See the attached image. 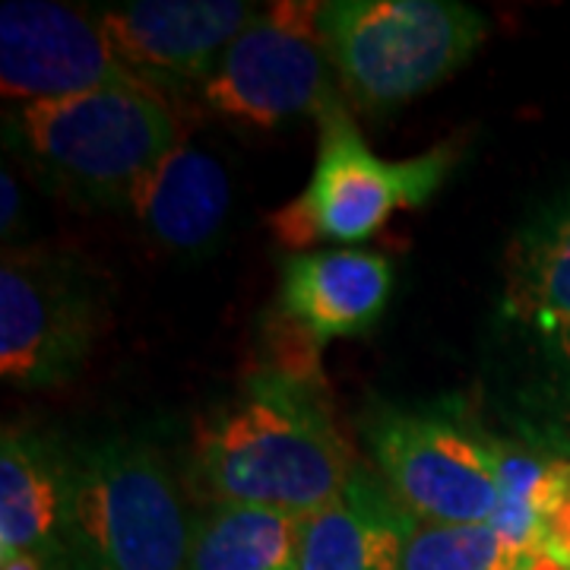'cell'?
<instances>
[{"label": "cell", "instance_id": "1", "mask_svg": "<svg viewBox=\"0 0 570 570\" xmlns=\"http://www.w3.org/2000/svg\"><path fill=\"white\" fill-rule=\"evenodd\" d=\"M194 456L216 504L295 517L336 501L358 472L324 400L298 377L276 371L200 422Z\"/></svg>", "mask_w": 570, "mask_h": 570}, {"label": "cell", "instance_id": "2", "mask_svg": "<svg viewBox=\"0 0 570 570\" xmlns=\"http://www.w3.org/2000/svg\"><path fill=\"white\" fill-rule=\"evenodd\" d=\"M321 29L340 89L371 115L450 80L489 36L485 17L456 0H330Z\"/></svg>", "mask_w": 570, "mask_h": 570}, {"label": "cell", "instance_id": "3", "mask_svg": "<svg viewBox=\"0 0 570 570\" xmlns=\"http://www.w3.org/2000/svg\"><path fill=\"white\" fill-rule=\"evenodd\" d=\"M36 163L92 204H130L140 181L184 142L178 115L149 86H108L61 102L22 105Z\"/></svg>", "mask_w": 570, "mask_h": 570}, {"label": "cell", "instance_id": "4", "mask_svg": "<svg viewBox=\"0 0 570 570\" xmlns=\"http://www.w3.org/2000/svg\"><path fill=\"white\" fill-rule=\"evenodd\" d=\"M456 159V142L412 159H381L346 105H333L321 118V142L305 190L269 216V232L285 247L365 242L393 213L425 206Z\"/></svg>", "mask_w": 570, "mask_h": 570}, {"label": "cell", "instance_id": "5", "mask_svg": "<svg viewBox=\"0 0 570 570\" xmlns=\"http://www.w3.org/2000/svg\"><path fill=\"white\" fill-rule=\"evenodd\" d=\"M194 527L153 448L111 441L73 463V542L92 570H187Z\"/></svg>", "mask_w": 570, "mask_h": 570}, {"label": "cell", "instance_id": "6", "mask_svg": "<svg viewBox=\"0 0 570 570\" xmlns=\"http://www.w3.org/2000/svg\"><path fill=\"white\" fill-rule=\"evenodd\" d=\"M204 105L228 124L273 130L295 118H324L340 105L326 55L321 3L273 0L225 48L200 89Z\"/></svg>", "mask_w": 570, "mask_h": 570}, {"label": "cell", "instance_id": "7", "mask_svg": "<svg viewBox=\"0 0 570 570\" xmlns=\"http://www.w3.org/2000/svg\"><path fill=\"white\" fill-rule=\"evenodd\" d=\"M105 324L89 269L48 250H7L0 264V377L61 387L80 374Z\"/></svg>", "mask_w": 570, "mask_h": 570}, {"label": "cell", "instance_id": "8", "mask_svg": "<svg viewBox=\"0 0 570 570\" xmlns=\"http://www.w3.org/2000/svg\"><path fill=\"white\" fill-rule=\"evenodd\" d=\"M371 456L396 504L422 523H489L501 504L498 444L444 415L377 419Z\"/></svg>", "mask_w": 570, "mask_h": 570}, {"label": "cell", "instance_id": "9", "mask_svg": "<svg viewBox=\"0 0 570 570\" xmlns=\"http://www.w3.org/2000/svg\"><path fill=\"white\" fill-rule=\"evenodd\" d=\"M108 86H142L105 39L99 13L51 0L0 7V89L22 105L61 102Z\"/></svg>", "mask_w": 570, "mask_h": 570}, {"label": "cell", "instance_id": "10", "mask_svg": "<svg viewBox=\"0 0 570 570\" xmlns=\"http://www.w3.org/2000/svg\"><path fill=\"white\" fill-rule=\"evenodd\" d=\"M96 13L124 67L159 92L204 89L257 7L245 0H134Z\"/></svg>", "mask_w": 570, "mask_h": 570}, {"label": "cell", "instance_id": "11", "mask_svg": "<svg viewBox=\"0 0 570 570\" xmlns=\"http://www.w3.org/2000/svg\"><path fill=\"white\" fill-rule=\"evenodd\" d=\"M387 257L358 247L292 254L283 264V314L314 346L365 336L390 302Z\"/></svg>", "mask_w": 570, "mask_h": 570}, {"label": "cell", "instance_id": "12", "mask_svg": "<svg viewBox=\"0 0 570 570\" xmlns=\"http://www.w3.org/2000/svg\"><path fill=\"white\" fill-rule=\"evenodd\" d=\"M73 542V463L36 434L3 428L0 441V561Z\"/></svg>", "mask_w": 570, "mask_h": 570}, {"label": "cell", "instance_id": "13", "mask_svg": "<svg viewBox=\"0 0 570 570\" xmlns=\"http://www.w3.org/2000/svg\"><path fill=\"white\" fill-rule=\"evenodd\" d=\"M409 523L387 485L355 472L336 501L302 517L295 570H400Z\"/></svg>", "mask_w": 570, "mask_h": 570}, {"label": "cell", "instance_id": "14", "mask_svg": "<svg viewBox=\"0 0 570 570\" xmlns=\"http://www.w3.org/2000/svg\"><path fill=\"white\" fill-rule=\"evenodd\" d=\"M127 206L153 242L168 250H200L223 232L232 184L216 156L181 142L142 178Z\"/></svg>", "mask_w": 570, "mask_h": 570}, {"label": "cell", "instance_id": "15", "mask_svg": "<svg viewBox=\"0 0 570 570\" xmlns=\"http://www.w3.org/2000/svg\"><path fill=\"white\" fill-rule=\"evenodd\" d=\"M302 517L250 504H216L197 520L187 570H295Z\"/></svg>", "mask_w": 570, "mask_h": 570}, {"label": "cell", "instance_id": "16", "mask_svg": "<svg viewBox=\"0 0 570 570\" xmlns=\"http://www.w3.org/2000/svg\"><path fill=\"white\" fill-rule=\"evenodd\" d=\"M504 305L510 317L546 336L570 330V206L517 238L508 257Z\"/></svg>", "mask_w": 570, "mask_h": 570}, {"label": "cell", "instance_id": "17", "mask_svg": "<svg viewBox=\"0 0 570 570\" xmlns=\"http://www.w3.org/2000/svg\"><path fill=\"white\" fill-rule=\"evenodd\" d=\"M501 504L489 523L510 542L542 554L551 517L570 498V460L498 444Z\"/></svg>", "mask_w": 570, "mask_h": 570}, {"label": "cell", "instance_id": "18", "mask_svg": "<svg viewBox=\"0 0 570 570\" xmlns=\"http://www.w3.org/2000/svg\"><path fill=\"white\" fill-rule=\"evenodd\" d=\"M535 551L510 542L491 523H422L412 517L400 570H520Z\"/></svg>", "mask_w": 570, "mask_h": 570}, {"label": "cell", "instance_id": "19", "mask_svg": "<svg viewBox=\"0 0 570 570\" xmlns=\"http://www.w3.org/2000/svg\"><path fill=\"white\" fill-rule=\"evenodd\" d=\"M0 570H92V564L77 546H63V549L17 554L10 561H0Z\"/></svg>", "mask_w": 570, "mask_h": 570}, {"label": "cell", "instance_id": "20", "mask_svg": "<svg viewBox=\"0 0 570 570\" xmlns=\"http://www.w3.org/2000/svg\"><path fill=\"white\" fill-rule=\"evenodd\" d=\"M22 216V194L20 184L13 178L10 168L0 171V232H3V242H10V235L17 232Z\"/></svg>", "mask_w": 570, "mask_h": 570}, {"label": "cell", "instance_id": "21", "mask_svg": "<svg viewBox=\"0 0 570 570\" xmlns=\"http://www.w3.org/2000/svg\"><path fill=\"white\" fill-rule=\"evenodd\" d=\"M551 343V348L564 358L570 365V330H561V333H551V336H546Z\"/></svg>", "mask_w": 570, "mask_h": 570}, {"label": "cell", "instance_id": "22", "mask_svg": "<svg viewBox=\"0 0 570 570\" xmlns=\"http://www.w3.org/2000/svg\"><path fill=\"white\" fill-rule=\"evenodd\" d=\"M520 570H564L558 561H551L549 554H542V558H535L532 564H527V568H520Z\"/></svg>", "mask_w": 570, "mask_h": 570}]
</instances>
